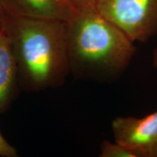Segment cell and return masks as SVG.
Here are the masks:
<instances>
[{
	"mask_svg": "<svg viewBox=\"0 0 157 157\" xmlns=\"http://www.w3.org/2000/svg\"><path fill=\"white\" fill-rule=\"evenodd\" d=\"M111 129L114 140L135 157H157V111L144 117H117Z\"/></svg>",
	"mask_w": 157,
	"mask_h": 157,
	"instance_id": "obj_4",
	"label": "cell"
},
{
	"mask_svg": "<svg viewBox=\"0 0 157 157\" xmlns=\"http://www.w3.org/2000/svg\"><path fill=\"white\" fill-rule=\"evenodd\" d=\"M96 11L133 42L157 35V0H99Z\"/></svg>",
	"mask_w": 157,
	"mask_h": 157,
	"instance_id": "obj_3",
	"label": "cell"
},
{
	"mask_svg": "<svg viewBox=\"0 0 157 157\" xmlns=\"http://www.w3.org/2000/svg\"><path fill=\"white\" fill-rule=\"evenodd\" d=\"M76 11H96L99 0H69Z\"/></svg>",
	"mask_w": 157,
	"mask_h": 157,
	"instance_id": "obj_8",
	"label": "cell"
},
{
	"mask_svg": "<svg viewBox=\"0 0 157 157\" xmlns=\"http://www.w3.org/2000/svg\"><path fill=\"white\" fill-rule=\"evenodd\" d=\"M19 86L16 63L8 36L0 31V113L10 106Z\"/></svg>",
	"mask_w": 157,
	"mask_h": 157,
	"instance_id": "obj_6",
	"label": "cell"
},
{
	"mask_svg": "<svg viewBox=\"0 0 157 157\" xmlns=\"http://www.w3.org/2000/svg\"><path fill=\"white\" fill-rule=\"evenodd\" d=\"M65 25L69 74L76 79L113 82L136 52L135 42L97 11H76Z\"/></svg>",
	"mask_w": 157,
	"mask_h": 157,
	"instance_id": "obj_1",
	"label": "cell"
},
{
	"mask_svg": "<svg viewBox=\"0 0 157 157\" xmlns=\"http://www.w3.org/2000/svg\"><path fill=\"white\" fill-rule=\"evenodd\" d=\"M8 36L20 87L39 92L63 85L69 74L65 22L8 15Z\"/></svg>",
	"mask_w": 157,
	"mask_h": 157,
	"instance_id": "obj_2",
	"label": "cell"
},
{
	"mask_svg": "<svg viewBox=\"0 0 157 157\" xmlns=\"http://www.w3.org/2000/svg\"><path fill=\"white\" fill-rule=\"evenodd\" d=\"M153 66L154 67L157 68V48L154 49L153 52Z\"/></svg>",
	"mask_w": 157,
	"mask_h": 157,
	"instance_id": "obj_11",
	"label": "cell"
},
{
	"mask_svg": "<svg viewBox=\"0 0 157 157\" xmlns=\"http://www.w3.org/2000/svg\"><path fill=\"white\" fill-rule=\"evenodd\" d=\"M9 14L4 6L2 0H0V31H3L4 25Z\"/></svg>",
	"mask_w": 157,
	"mask_h": 157,
	"instance_id": "obj_10",
	"label": "cell"
},
{
	"mask_svg": "<svg viewBox=\"0 0 157 157\" xmlns=\"http://www.w3.org/2000/svg\"><path fill=\"white\" fill-rule=\"evenodd\" d=\"M10 15L66 22L76 10L69 0H2Z\"/></svg>",
	"mask_w": 157,
	"mask_h": 157,
	"instance_id": "obj_5",
	"label": "cell"
},
{
	"mask_svg": "<svg viewBox=\"0 0 157 157\" xmlns=\"http://www.w3.org/2000/svg\"><path fill=\"white\" fill-rule=\"evenodd\" d=\"M101 157H135V155L121 143L105 140L100 146Z\"/></svg>",
	"mask_w": 157,
	"mask_h": 157,
	"instance_id": "obj_7",
	"label": "cell"
},
{
	"mask_svg": "<svg viewBox=\"0 0 157 157\" xmlns=\"http://www.w3.org/2000/svg\"><path fill=\"white\" fill-rule=\"evenodd\" d=\"M0 156L1 157H17V152L14 147L11 146L0 132Z\"/></svg>",
	"mask_w": 157,
	"mask_h": 157,
	"instance_id": "obj_9",
	"label": "cell"
}]
</instances>
